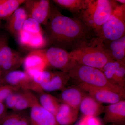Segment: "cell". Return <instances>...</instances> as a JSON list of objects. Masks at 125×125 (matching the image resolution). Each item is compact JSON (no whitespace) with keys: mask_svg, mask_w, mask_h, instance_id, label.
<instances>
[{"mask_svg":"<svg viewBox=\"0 0 125 125\" xmlns=\"http://www.w3.org/2000/svg\"><path fill=\"white\" fill-rule=\"evenodd\" d=\"M46 27L47 43L71 51L89 42L93 33L77 17L63 15L51 4V13Z\"/></svg>","mask_w":125,"mask_h":125,"instance_id":"6da1fadb","label":"cell"},{"mask_svg":"<svg viewBox=\"0 0 125 125\" xmlns=\"http://www.w3.org/2000/svg\"><path fill=\"white\" fill-rule=\"evenodd\" d=\"M115 0H88L87 7L76 17L96 35L118 5Z\"/></svg>","mask_w":125,"mask_h":125,"instance_id":"7a4b0ae2","label":"cell"},{"mask_svg":"<svg viewBox=\"0 0 125 125\" xmlns=\"http://www.w3.org/2000/svg\"><path fill=\"white\" fill-rule=\"evenodd\" d=\"M70 54L77 63L100 69L113 60L96 38L90 42L71 51Z\"/></svg>","mask_w":125,"mask_h":125,"instance_id":"3957f363","label":"cell"},{"mask_svg":"<svg viewBox=\"0 0 125 125\" xmlns=\"http://www.w3.org/2000/svg\"><path fill=\"white\" fill-rule=\"evenodd\" d=\"M70 78L79 82L111 90L125 96V90L111 83L98 69L76 63L69 72Z\"/></svg>","mask_w":125,"mask_h":125,"instance_id":"277c9868","label":"cell"},{"mask_svg":"<svg viewBox=\"0 0 125 125\" xmlns=\"http://www.w3.org/2000/svg\"><path fill=\"white\" fill-rule=\"evenodd\" d=\"M125 4L118 5L97 34L98 42L116 40L125 36Z\"/></svg>","mask_w":125,"mask_h":125,"instance_id":"5b68a950","label":"cell"},{"mask_svg":"<svg viewBox=\"0 0 125 125\" xmlns=\"http://www.w3.org/2000/svg\"><path fill=\"white\" fill-rule=\"evenodd\" d=\"M45 58L48 66L64 72H69L76 65L77 62L66 50L51 46L39 50Z\"/></svg>","mask_w":125,"mask_h":125,"instance_id":"8992f818","label":"cell"},{"mask_svg":"<svg viewBox=\"0 0 125 125\" xmlns=\"http://www.w3.org/2000/svg\"><path fill=\"white\" fill-rule=\"evenodd\" d=\"M4 85H7L19 90L42 92L34 83L32 78L25 71L16 70L10 72L2 76Z\"/></svg>","mask_w":125,"mask_h":125,"instance_id":"52a82bcc","label":"cell"},{"mask_svg":"<svg viewBox=\"0 0 125 125\" xmlns=\"http://www.w3.org/2000/svg\"><path fill=\"white\" fill-rule=\"evenodd\" d=\"M24 57L7 45L6 42L0 49V75L17 70L23 65Z\"/></svg>","mask_w":125,"mask_h":125,"instance_id":"ba28073f","label":"cell"},{"mask_svg":"<svg viewBox=\"0 0 125 125\" xmlns=\"http://www.w3.org/2000/svg\"><path fill=\"white\" fill-rule=\"evenodd\" d=\"M24 9L28 17L33 18L40 25L47 24L51 13V3L48 0H25Z\"/></svg>","mask_w":125,"mask_h":125,"instance_id":"9c48e42d","label":"cell"},{"mask_svg":"<svg viewBox=\"0 0 125 125\" xmlns=\"http://www.w3.org/2000/svg\"><path fill=\"white\" fill-rule=\"evenodd\" d=\"M99 70L110 83L125 90V61H110Z\"/></svg>","mask_w":125,"mask_h":125,"instance_id":"30bf717a","label":"cell"},{"mask_svg":"<svg viewBox=\"0 0 125 125\" xmlns=\"http://www.w3.org/2000/svg\"><path fill=\"white\" fill-rule=\"evenodd\" d=\"M78 86L88 93L90 96L101 104H113L125 100V96L108 90L93 87L83 83H79Z\"/></svg>","mask_w":125,"mask_h":125,"instance_id":"8fae6325","label":"cell"},{"mask_svg":"<svg viewBox=\"0 0 125 125\" xmlns=\"http://www.w3.org/2000/svg\"><path fill=\"white\" fill-rule=\"evenodd\" d=\"M70 79L69 73L48 71L45 81L40 85V88L43 92L62 90L65 88Z\"/></svg>","mask_w":125,"mask_h":125,"instance_id":"7c38bea8","label":"cell"},{"mask_svg":"<svg viewBox=\"0 0 125 125\" xmlns=\"http://www.w3.org/2000/svg\"><path fill=\"white\" fill-rule=\"evenodd\" d=\"M104 113V125H125V100L105 106Z\"/></svg>","mask_w":125,"mask_h":125,"instance_id":"4fadbf2b","label":"cell"},{"mask_svg":"<svg viewBox=\"0 0 125 125\" xmlns=\"http://www.w3.org/2000/svg\"><path fill=\"white\" fill-rule=\"evenodd\" d=\"M23 65L25 72L31 76L37 72L46 70L48 65L39 50L32 51L24 57Z\"/></svg>","mask_w":125,"mask_h":125,"instance_id":"5bb4252c","label":"cell"},{"mask_svg":"<svg viewBox=\"0 0 125 125\" xmlns=\"http://www.w3.org/2000/svg\"><path fill=\"white\" fill-rule=\"evenodd\" d=\"M16 38L21 46L33 51L42 49L48 43L43 33L34 34L22 30Z\"/></svg>","mask_w":125,"mask_h":125,"instance_id":"9a60e30c","label":"cell"},{"mask_svg":"<svg viewBox=\"0 0 125 125\" xmlns=\"http://www.w3.org/2000/svg\"><path fill=\"white\" fill-rule=\"evenodd\" d=\"M30 109V125H58L55 116L42 107L39 103Z\"/></svg>","mask_w":125,"mask_h":125,"instance_id":"2e32d148","label":"cell"},{"mask_svg":"<svg viewBox=\"0 0 125 125\" xmlns=\"http://www.w3.org/2000/svg\"><path fill=\"white\" fill-rule=\"evenodd\" d=\"M28 18L24 7H19L6 20L5 28L9 32L16 37L22 30L24 23Z\"/></svg>","mask_w":125,"mask_h":125,"instance_id":"e0dca14e","label":"cell"},{"mask_svg":"<svg viewBox=\"0 0 125 125\" xmlns=\"http://www.w3.org/2000/svg\"><path fill=\"white\" fill-rule=\"evenodd\" d=\"M86 95L85 91L77 86L64 88L62 90L60 98L62 103L79 111L81 103Z\"/></svg>","mask_w":125,"mask_h":125,"instance_id":"ac0fdd59","label":"cell"},{"mask_svg":"<svg viewBox=\"0 0 125 125\" xmlns=\"http://www.w3.org/2000/svg\"><path fill=\"white\" fill-rule=\"evenodd\" d=\"M112 60L125 61V36L116 40L101 42Z\"/></svg>","mask_w":125,"mask_h":125,"instance_id":"d6986e66","label":"cell"},{"mask_svg":"<svg viewBox=\"0 0 125 125\" xmlns=\"http://www.w3.org/2000/svg\"><path fill=\"white\" fill-rule=\"evenodd\" d=\"M79 110L83 116L97 117L104 113L105 106L89 95H86L81 103Z\"/></svg>","mask_w":125,"mask_h":125,"instance_id":"ffe728a7","label":"cell"},{"mask_svg":"<svg viewBox=\"0 0 125 125\" xmlns=\"http://www.w3.org/2000/svg\"><path fill=\"white\" fill-rule=\"evenodd\" d=\"M79 111L74 109L64 103L60 104L55 116L58 125H73L78 118Z\"/></svg>","mask_w":125,"mask_h":125,"instance_id":"44dd1931","label":"cell"},{"mask_svg":"<svg viewBox=\"0 0 125 125\" xmlns=\"http://www.w3.org/2000/svg\"><path fill=\"white\" fill-rule=\"evenodd\" d=\"M39 103L38 99L29 90H21L20 96L13 111H22L32 107Z\"/></svg>","mask_w":125,"mask_h":125,"instance_id":"7402d4cb","label":"cell"},{"mask_svg":"<svg viewBox=\"0 0 125 125\" xmlns=\"http://www.w3.org/2000/svg\"><path fill=\"white\" fill-rule=\"evenodd\" d=\"M0 125H30L29 115L23 111H13L7 113Z\"/></svg>","mask_w":125,"mask_h":125,"instance_id":"603a6c76","label":"cell"},{"mask_svg":"<svg viewBox=\"0 0 125 125\" xmlns=\"http://www.w3.org/2000/svg\"><path fill=\"white\" fill-rule=\"evenodd\" d=\"M38 101L40 106L55 116L60 103L55 97L44 92L39 93Z\"/></svg>","mask_w":125,"mask_h":125,"instance_id":"cb8c5ba5","label":"cell"},{"mask_svg":"<svg viewBox=\"0 0 125 125\" xmlns=\"http://www.w3.org/2000/svg\"><path fill=\"white\" fill-rule=\"evenodd\" d=\"M52 1L58 6L77 15L87 7L88 0H54Z\"/></svg>","mask_w":125,"mask_h":125,"instance_id":"d4e9b609","label":"cell"},{"mask_svg":"<svg viewBox=\"0 0 125 125\" xmlns=\"http://www.w3.org/2000/svg\"><path fill=\"white\" fill-rule=\"evenodd\" d=\"M25 1L24 0H0V19L7 20Z\"/></svg>","mask_w":125,"mask_h":125,"instance_id":"484cf974","label":"cell"},{"mask_svg":"<svg viewBox=\"0 0 125 125\" xmlns=\"http://www.w3.org/2000/svg\"><path fill=\"white\" fill-rule=\"evenodd\" d=\"M22 30L34 34L43 33L41 25L35 20L29 17L25 21Z\"/></svg>","mask_w":125,"mask_h":125,"instance_id":"4316f807","label":"cell"},{"mask_svg":"<svg viewBox=\"0 0 125 125\" xmlns=\"http://www.w3.org/2000/svg\"><path fill=\"white\" fill-rule=\"evenodd\" d=\"M21 90L13 92L7 96L4 101V105L6 108L13 109L20 96Z\"/></svg>","mask_w":125,"mask_h":125,"instance_id":"83f0119b","label":"cell"},{"mask_svg":"<svg viewBox=\"0 0 125 125\" xmlns=\"http://www.w3.org/2000/svg\"><path fill=\"white\" fill-rule=\"evenodd\" d=\"M97 117L83 116L77 123L73 125H102Z\"/></svg>","mask_w":125,"mask_h":125,"instance_id":"f1b7e54d","label":"cell"},{"mask_svg":"<svg viewBox=\"0 0 125 125\" xmlns=\"http://www.w3.org/2000/svg\"><path fill=\"white\" fill-rule=\"evenodd\" d=\"M19 90H19L7 85H3L0 86V102L3 103L9 94L13 92Z\"/></svg>","mask_w":125,"mask_h":125,"instance_id":"f546056e","label":"cell"},{"mask_svg":"<svg viewBox=\"0 0 125 125\" xmlns=\"http://www.w3.org/2000/svg\"><path fill=\"white\" fill-rule=\"evenodd\" d=\"M4 104L0 102V125L7 114V110Z\"/></svg>","mask_w":125,"mask_h":125,"instance_id":"4dcf8cb0","label":"cell"},{"mask_svg":"<svg viewBox=\"0 0 125 125\" xmlns=\"http://www.w3.org/2000/svg\"><path fill=\"white\" fill-rule=\"evenodd\" d=\"M6 42L5 39L3 37H0V49L3 44Z\"/></svg>","mask_w":125,"mask_h":125,"instance_id":"1f68e13d","label":"cell"},{"mask_svg":"<svg viewBox=\"0 0 125 125\" xmlns=\"http://www.w3.org/2000/svg\"><path fill=\"white\" fill-rule=\"evenodd\" d=\"M117 2H120L121 4H125V0H115Z\"/></svg>","mask_w":125,"mask_h":125,"instance_id":"d6a6232c","label":"cell"},{"mask_svg":"<svg viewBox=\"0 0 125 125\" xmlns=\"http://www.w3.org/2000/svg\"><path fill=\"white\" fill-rule=\"evenodd\" d=\"M4 85L3 83V80H2V76L0 75V87L2 85Z\"/></svg>","mask_w":125,"mask_h":125,"instance_id":"836d02e7","label":"cell"},{"mask_svg":"<svg viewBox=\"0 0 125 125\" xmlns=\"http://www.w3.org/2000/svg\"></svg>","mask_w":125,"mask_h":125,"instance_id":"e575fe53","label":"cell"},{"mask_svg":"<svg viewBox=\"0 0 125 125\" xmlns=\"http://www.w3.org/2000/svg\"></svg>","mask_w":125,"mask_h":125,"instance_id":"d590c367","label":"cell"}]
</instances>
